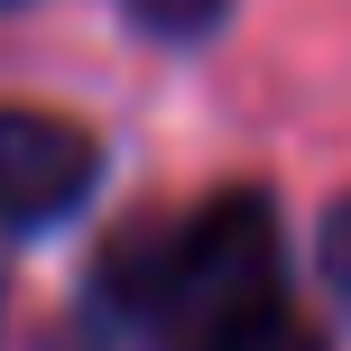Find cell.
<instances>
[{
  "mask_svg": "<svg viewBox=\"0 0 351 351\" xmlns=\"http://www.w3.org/2000/svg\"><path fill=\"white\" fill-rule=\"evenodd\" d=\"M93 315L139 351H333L296 296V259L259 185H222L176 222L111 241Z\"/></svg>",
  "mask_w": 351,
  "mask_h": 351,
  "instance_id": "cell-1",
  "label": "cell"
},
{
  "mask_svg": "<svg viewBox=\"0 0 351 351\" xmlns=\"http://www.w3.org/2000/svg\"><path fill=\"white\" fill-rule=\"evenodd\" d=\"M0 10H28V0H0ZM121 10L139 19L148 37H213L231 0H121Z\"/></svg>",
  "mask_w": 351,
  "mask_h": 351,
  "instance_id": "cell-3",
  "label": "cell"
},
{
  "mask_svg": "<svg viewBox=\"0 0 351 351\" xmlns=\"http://www.w3.org/2000/svg\"><path fill=\"white\" fill-rule=\"evenodd\" d=\"M93 194H102V139L84 121L0 102V241H37L74 222Z\"/></svg>",
  "mask_w": 351,
  "mask_h": 351,
  "instance_id": "cell-2",
  "label": "cell"
},
{
  "mask_svg": "<svg viewBox=\"0 0 351 351\" xmlns=\"http://www.w3.org/2000/svg\"><path fill=\"white\" fill-rule=\"evenodd\" d=\"M315 268H324V287H333V305L351 315V194H333V213H324V231H315Z\"/></svg>",
  "mask_w": 351,
  "mask_h": 351,
  "instance_id": "cell-4",
  "label": "cell"
}]
</instances>
